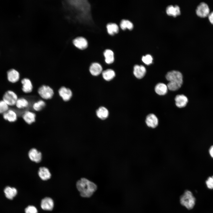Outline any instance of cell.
<instances>
[{"mask_svg": "<svg viewBox=\"0 0 213 213\" xmlns=\"http://www.w3.org/2000/svg\"><path fill=\"white\" fill-rule=\"evenodd\" d=\"M153 59L152 56L149 54H146L145 56H143L142 57V61L146 64L149 65L151 64L152 62Z\"/></svg>", "mask_w": 213, "mask_h": 213, "instance_id": "4dcf8cb0", "label": "cell"}, {"mask_svg": "<svg viewBox=\"0 0 213 213\" xmlns=\"http://www.w3.org/2000/svg\"><path fill=\"white\" fill-rule=\"evenodd\" d=\"M145 122L148 126L152 128H155L158 124V118L153 114H149L146 116Z\"/></svg>", "mask_w": 213, "mask_h": 213, "instance_id": "5bb4252c", "label": "cell"}, {"mask_svg": "<svg viewBox=\"0 0 213 213\" xmlns=\"http://www.w3.org/2000/svg\"><path fill=\"white\" fill-rule=\"evenodd\" d=\"M89 69L90 72L92 75L97 76L102 72L103 69L100 64L94 62L91 64Z\"/></svg>", "mask_w": 213, "mask_h": 213, "instance_id": "ac0fdd59", "label": "cell"}, {"mask_svg": "<svg viewBox=\"0 0 213 213\" xmlns=\"http://www.w3.org/2000/svg\"><path fill=\"white\" fill-rule=\"evenodd\" d=\"M146 72V68L142 65L136 64L133 67V74L137 78L141 79L143 78Z\"/></svg>", "mask_w": 213, "mask_h": 213, "instance_id": "9a60e30c", "label": "cell"}, {"mask_svg": "<svg viewBox=\"0 0 213 213\" xmlns=\"http://www.w3.org/2000/svg\"><path fill=\"white\" fill-rule=\"evenodd\" d=\"M209 12V6L204 2L201 3L198 6L196 10L197 15L201 17H204L208 16Z\"/></svg>", "mask_w": 213, "mask_h": 213, "instance_id": "8992f818", "label": "cell"}, {"mask_svg": "<svg viewBox=\"0 0 213 213\" xmlns=\"http://www.w3.org/2000/svg\"><path fill=\"white\" fill-rule=\"evenodd\" d=\"M119 26L120 29L122 30H130L133 29L134 25L133 22L130 20L123 19L120 21Z\"/></svg>", "mask_w": 213, "mask_h": 213, "instance_id": "603a6c76", "label": "cell"}, {"mask_svg": "<svg viewBox=\"0 0 213 213\" xmlns=\"http://www.w3.org/2000/svg\"><path fill=\"white\" fill-rule=\"evenodd\" d=\"M206 183L208 188L213 189V176L208 177L206 181Z\"/></svg>", "mask_w": 213, "mask_h": 213, "instance_id": "d6a6232c", "label": "cell"}, {"mask_svg": "<svg viewBox=\"0 0 213 213\" xmlns=\"http://www.w3.org/2000/svg\"><path fill=\"white\" fill-rule=\"evenodd\" d=\"M166 12L167 14L175 17L180 14V8L178 5L174 6L170 5L166 9Z\"/></svg>", "mask_w": 213, "mask_h": 213, "instance_id": "7402d4cb", "label": "cell"}, {"mask_svg": "<svg viewBox=\"0 0 213 213\" xmlns=\"http://www.w3.org/2000/svg\"><path fill=\"white\" fill-rule=\"evenodd\" d=\"M73 43L74 46L79 49L84 50L88 46V42L87 39L84 37H78L73 40Z\"/></svg>", "mask_w": 213, "mask_h": 213, "instance_id": "52a82bcc", "label": "cell"}, {"mask_svg": "<svg viewBox=\"0 0 213 213\" xmlns=\"http://www.w3.org/2000/svg\"><path fill=\"white\" fill-rule=\"evenodd\" d=\"M106 28L107 33L110 36L118 34L120 31L119 25L115 22H108L106 25Z\"/></svg>", "mask_w": 213, "mask_h": 213, "instance_id": "7c38bea8", "label": "cell"}, {"mask_svg": "<svg viewBox=\"0 0 213 213\" xmlns=\"http://www.w3.org/2000/svg\"><path fill=\"white\" fill-rule=\"evenodd\" d=\"M102 75L104 80L109 81L114 78L115 75V74L113 70L107 69L102 72Z\"/></svg>", "mask_w": 213, "mask_h": 213, "instance_id": "4316f807", "label": "cell"}, {"mask_svg": "<svg viewBox=\"0 0 213 213\" xmlns=\"http://www.w3.org/2000/svg\"><path fill=\"white\" fill-rule=\"evenodd\" d=\"M180 201L183 206L188 209H191L195 205L196 199L190 191L187 190L180 196Z\"/></svg>", "mask_w": 213, "mask_h": 213, "instance_id": "3957f363", "label": "cell"}, {"mask_svg": "<svg viewBox=\"0 0 213 213\" xmlns=\"http://www.w3.org/2000/svg\"><path fill=\"white\" fill-rule=\"evenodd\" d=\"M45 102L42 100H39L34 103L33 106V109L37 111L42 109L45 106Z\"/></svg>", "mask_w": 213, "mask_h": 213, "instance_id": "f1b7e54d", "label": "cell"}, {"mask_svg": "<svg viewBox=\"0 0 213 213\" xmlns=\"http://www.w3.org/2000/svg\"><path fill=\"white\" fill-rule=\"evenodd\" d=\"M76 186L80 196L85 198L91 196L97 189L95 183L85 178L78 180Z\"/></svg>", "mask_w": 213, "mask_h": 213, "instance_id": "6da1fadb", "label": "cell"}, {"mask_svg": "<svg viewBox=\"0 0 213 213\" xmlns=\"http://www.w3.org/2000/svg\"><path fill=\"white\" fill-rule=\"evenodd\" d=\"M166 78L169 81L167 84L168 88L170 90L175 91L179 89L183 82V75L180 72L172 70L167 73Z\"/></svg>", "mask_w": 213, "mask_h": 213, "instance_id": "7a4b0ae2", "label": "cell"}, {"mask_svg": "<svg viewBox=\"0 0 213 213\" xmlns=\"http://www.w3.org/2000/svg\"><path fill=\"white\" fill-rule=\"evenodd\" d=\"M25 213H38L36 207L34 206L29 205L25 209Z\"/></svg>", "mask_w": 213, "mask_h": 213, "instance_id": "1f68e13d", "label": "cell"}, {"mask_svg": "<svg viewBox=\"0 0 213 213\" xmlns=\"http://www.w3.org/2000/svg\"><path fill=\"white\" fill-rule=\"evenodd\" d=\"M9 109V106L3 100L0 101V114H3Z\"/></svg>", "mask_w": 213, "mask_h": 213, "instance_id": "f546056e", "label": "cell"}, {"mask_svg": "<svg viewBox=\"0 0 213 213\" xmlns=\"http://www.w3.org/2000/svg\"><path fill=\"white\" fill-rule=\"evenodd\" d=\"M105 62L108 64L113 63L115 60L114 54L111 49H106L103 52Z\"/></svg>", "mask_w": 213, "mask_h": 213, "instance_id": "2e32d148", "label": "cell"}, {"mask_svg": "<svg viewBox=\"0 0 213 213\" xmlns=\"http://www.w3.org/2000/svg\"><path fill=\"white\" fill-rule=\"evenodd\" d=\"M41 206L42 209L44 210H51L54 206L53 200L50 197H45L41 200Z\"/></svg>", "mask_w": 213, "mask_h": 213, "instance_id": "8fae6325", "label": "cell"}, {"mask_svg": "<svg viewBox=\"0 0 213 213\" xmlns=\"http://www.w3.org/2000/svg\"><path fill=\"white\" fill-rule=\"evenodd\" d=\"M168 88L165 84L162 83H158L155 87V92L158 95H163L167 92Z\"/></svg>", "mask_w": 213, "mask_h": 213, "instance_id": "d4e9b609", "label": "cell"}, {"mask_svg": "<svg viewBox=\"0 0 213 213\" xmlns=\"http://www.w3.org/2000/svg\"><path fill=\"white\" fill-rule=\"evenodd\" d=\"M109 112L107 109L103 106L100 107L96 111L97 116L101 120H105L109 115Z\"/></svg>", "mask_w": 213, "mask_h": 213, "instance_id": "484cf974", "label": "cell"}, {"mask_svg": "<svg viewBox=\"0 0 213 213\" xmlns=\"http://www.w3.org/2000/svg\"><path fill=\"white\" fill-rule=\"evenodd\" d=\"M29 105V102L26 99L22 97L18 98L15 106L19 109H23L27 107Z\"/></svg>", "mask_w": 213, "mask_h": 213, "instance_id": "83f0119b", "label": "cell"}, {"mask_svg": "<svg viewBox=\"0 0 213 213\" xmlns=\"http://www.w3.org/2000/svg\"><path fill=\"white\" fill-rule=\"evenodd\" d=\"M209 152L211 157L213 158V145L211 146L209 148Z\"/></svg>", "mask_w": 213, "mask_h": 213, "instance_id": "e575fe53", "label": "cell"}, {"mask_svg": "<svg viewBox=\"0 0 213 213\" xmlns=\"http://www.w3.org/2000/svg\"><path fill=\"white\" fill-rule=\"evenodd\" d=\"M38 174L39 177L43 180H45L49 179L51 174L49 170L44 167H40L38 170Z\"/></svg>", "mask_w": 213, "mask_h": 213, "instance_id": "ffe728a7", "label": "cell"}, {"mask_svg": "<svg viewBox=\"0 0 213 213\" xmlns=\"http://www.w3.org/2000/svg\"><path fill=\"white\" fill-rule=\"evenodd\" d=\"M175 100L176 106L180 108L185 107L188 101L187 97L183 94L177 95Z\"/></svg>", "mask_w": 213, "mask_h": 213, "instance_id": "d6986e66", "label": "cell"}, {"mask_svg": "<svg viewBox=\"0 0 213 213\" xmlns=\"http://www.w3.org/2000/svg\"><path fill=\"white\" fill-rule=\"evenodd\" d=\"M18 98L17 94L14 91L8 90L4 94L2 100L9 106H13L15 105Z\"/></svg>", "mask_w": 213, "mask_h": 213, "instance_id": "277c9868", "label": "cell"}, {"mask_svg": "<svg viewBox=\"0 0 213 213\" xmlns=\"http://www.w3.org/2000/svg\"><path fill=\"white\" fill-rule=\"evenodd\" d=\"M38 93L42 98L46 100L51 99L54 94L53 89L50 86L44 85L39 87Z\"/></svg>", "mask_w": 213, "mask_h": 213, "instance_id": "5b68a950", "label": "cell"}, {"mask_svg": "<svg viewBox=\"0 0 213 213\" xmlns=\"http://www.w3.org/2000/svg\"><path fill=\"white\" fill-rule=\"evenodd\" d=\"M59 96L64 101H69L72 96V92L71 90L68 88L63 86L60 88L58 91Z\"/></svg>", "mask_w": 213, "mask_h": 213, "instance_id": "30bf717a", "label": "cell"}, {"mask_svg": "<svg viewBox=\"0 0 213 213\" xmlns=\"http://www.w3.org/2000/svg\"><path fill=\"white\" fill-rule=\"evenodd\" d=\"M22 117L26 123L31 124L35 121L36 115L33 112L26 111L22 114Z\"/></svg>", "mask_w": 213, "mask_h": 213, "instance_id": "44dd1931", "label": "cell"}, {"mask_svg": "<svg viewBox=\"0 0 213 213\" xmlns=\"http://www.w3.org/2000/svg\"><path fill=\"white\" fill-rule=\"evenodd\" d=\"M20 74L14 69L11 68L7 72V78L9 82L11 83L17 82L20 79Z\"/></svg>", "mask_w": 213, "mask_h": 213, "instance_id": "ba28073f", "label": "cell"}, {"mask_svg": "<svg viewBox=\"0 0 213 213\" xmlns=\"http://www.w3.org/2000/svg\"><path fill=\"white\" fill-rule=\"evenodd\" d=\"M4 192L6 197L9 199H12L17 193V191L15 188L9 186L6 187L4 190Z\"/></svg>", "mask_w": 213, "mask_h": 213, "instance_id": "cb8c5ba5", "label": "cell"}, {"mask_svg": "<svg viewBox=\"0 0 213 213\" xmlns=\"http://www.w3.org/2000/svg\"><path fill=\"white\" fill-rule=\"evenodd\" d=\"M28 156L31 161L36 163L40 162L42 159L41 152L34 148H32L29 151Z\"/></svg>", "mask_w": 213, "mask_h": 213, "instance_id": "9c48e42d", "label": "cell"}, {"mask_svg": "<svg viewBox=\"0 0 213 213\" xmlns=\"http://www.w3.org/2000/svg\"><path fill=\"white\" fill-rule=\"evenodd\" d=\"M208 16L210 22L213 24V12L209 13Z\"/></svg>", "mask_w": 213, "mask_h": 213, "instance_id": "836d02e7", "label": "cell"}, {"mask_svg": "<svg viewBox=\"0 0 213 213\" xmlns=\"http://www.w3.org/2000/svg\"><path fill=\"white\" fill-rule=\"evenodd\" d=\"M3 117L6 120L10 122L16 121L17 119V114L14 110L9 109L3 114Z\"/></svg>", "mask_w": 213, "mask_h": 213, "instance_id": "4fadbf2b", "label": "cell"}, {"mask_svg": "<svg viewBox=\"0 0 213 213\" xmlns=\"http://www.w3.org/2000/svg\"><path fill=\"white\" fill-rule=\"evenodd\" d=\"M22 90L25 93H30L33 89V86L31 80L28 78H24L21 80Z\"/></svg>", "mask_w": 213, "mask_h": 213, "instance_id": "e0dca14e", "label": "cell"}]
</instances>
